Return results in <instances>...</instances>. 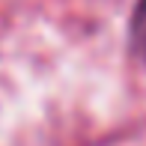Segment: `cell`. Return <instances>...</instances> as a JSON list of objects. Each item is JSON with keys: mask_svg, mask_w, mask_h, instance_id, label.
I'll return each mask as SVG.
<instances>
[{"mask_svg": "<svg viewBox=\"0 0 146 146\" xmlns=\"http://www.w3.org/2000/svg\"><path fill=\"white\" fill-rule=\"evenodd\" d=\"M131 51L146 63V0H137L134 6V15H131Z\"/></svg>", "mask_w": 146, "mask_h": 146, "instance_id": "cell-1", "label": "cell"}]
</instances>
